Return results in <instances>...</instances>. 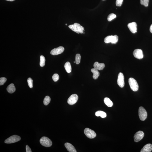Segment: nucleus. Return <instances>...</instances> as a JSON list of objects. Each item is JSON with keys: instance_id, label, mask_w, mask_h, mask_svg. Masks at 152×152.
<instances>
[{"instance_id": "nucleus-1", "label": "nucleus", "mask_w": 152, "mask_h": 152, "mask_svg": "<svg viewBox=\"0 0 152 152\" xmlns=\"http://www.w3.org/2000/svg\"><path fill=\"white\" fill-rule=\"evenodd\" d=\"M68 27L74 32L77 33L83 34L84 30V28L79 24L77 23L74 24L70 25Z\"/></svg>"}, {"instance_id": "nucleus-2", "label": "nucleus", "mask_w": 152, "mask_h": 152, "mask_svg": "<svg viewBox=\"0 0 152 152\" xmlns=\"http://www.w3.org/2000/svg\"><path fill=\"white\" fill-rule=\"evenodd\" d=\"M129 83L131 90L134 92L137 91L138 90L139 86L138 83L134 79L130 78L129 79Z\"/></svg>"}, {"instance_id": "nucleus-3", "label": "nucleus", "mask_w": 152, "mask_h": 152, "mask_svg": "<svg viewBox=\"0 0 152 152\" xmlns=\"http://www.w3.org/2000/svg\"><path fill=\"white\" fill-rule=\"evenodd\" d=\"M118 40V37L117 35L108 36L105 39V42L106 43H111L112 44H116Z\"/></svg>"}, {"instance_id": "nucleus-4", "label": "nucleus", "mask_w": 152, "mask_h": 152, "mask_svg": "<svg viewBox=\"0 0 152 152\" xmlns=\"http://www.w3.org/2000/svg\"><path fill=\"white\" fill-rule=\"evenodd\" d=\"M139 116L140 120L144 121L147 118V114L146 111L143 107H140L139 109Z\"/></svg>"}, {"instance_id": "nucleus-5", "label": "nucleus", "mask_w": 152, "mask_h": 152, "mask_svg": "<svg viewBox=\"0 0 152 152\" xmlns=\"http://www.w3.org/2000/svg\"><path fill=\"white\" fill-rule=\"evenodd\" d=\"M40 141L41 145L44 147H49L51 146L52 145L51 141L47 137H42L40 139Z\"/></svg>"}, {"instance_id": "nucleus-6", "label": "nucleus", "mask_w": 152, "mask_h": 152, "mask_svg": "<svg viewBox=\"0 0 152 152\" xmlns=\"http://www.w3.org/2000/svg\"><path fill=\"white\" fill-rule=\"evenodd\" d=\"M20 137L17 135H13L9 137L5 140V142L6 144H11L20 141Z\"/></svg>"}, {"instance_id": "nucleus-7", "label": "nucleus", "mask_w": 152, "mask_h": 152, "mask_svg": "<svg viewBox=\"0 0 152 152\" xmlns=\"http://www.w3.org/2000/svg\"><path fill=\"white\" fill-rule=\"evenodd\" d=\"M84 133L86 136L89 138H94L96 136V132L88 128H86L85 129Z\"/></svg>"}, {"instance_id": "nucleus-8", "label": "nucleus", "mask_w": 152, "mask_h": 152, "mask_svg": "<svg viewBox=\"0 0 152 152\" xmlns=\"http://www.w3.org/2000/svg\"><path fill=\"white\" fill-rule=\"evenodd\" d=\"M118 85L121 88H123L125 85L124 77L122 73H119L117 80Z\"/></svg>"}, {"instance_id": "nucleus-9", "label": "nucleus", "mask_w": 152, "mask_h": 152, "mask_svg": "<svg viewBox=\"0 0 152 152\" xmlns=\"http://www.w3.org/2000/svg\"><path fill=\"white\" fill-rule=\"evenodd\" d=\"M78 99V96L76 94L71 95L68 100V103L70 105H73L77 102Z\"/></svg>"}, {"instance_id": "nucleus-10", "label": "nucleus", "mask_w": 152, "mask_h": 152, "mask_svg": "<svg viewBox=\"0 0 152 152\" xmlns=\"http://www.w3.org/2000/svg\"><path fill=\"white\" fill-rule=\"evenodd\" d=\"M65 49L63 47H59L53 49L50 52V54L53 55H56L63 53Z\"/></svg>"}, {"instance_id": "nucleus-11", "label": "nucleus", "mask_w": 152, "mask_h": 152, "mask_svg": "<svg viewBox=\"0 0 152 152\" xmlns=\"http://www.w3.org/2000/svg\"><path fill=\"white\" fill-rule=\"evenodd\" d=\"M144 136V133L142 131H139L134 136V140L135 142H138L141 141Z\"/></svg>"}, {"instance_id": "nucleus-12", "label": "nucleus", "mask_w": 152, "mask_h": 152, "mask_svg": "<svg viewBox=\"0 0 152 152\" xmlns=\"http://www.w3.org/2000/svg\"><path fill=\"white\" fill-rule=\"evenodd\" d=\"M133 55L135 58L139 59H143L144 57L142 51L139 49H136L134 50Z\"/></svg>"}, {"instance_id": "nucleus-13", "label": "nucleus", "mask_w": 152, "mask_h": 152, "mask_svg": "<svg viewBox=\"0 0 152 152\" xmlns=\"http://www.w3.org/2000/svg\"><path fill=\"white\" fill-rule=\"evenodd\" d=\"M137 24L135 22L129 23L128 25V27L129 30L133 33H135L137 32Z\"/></svg>"}, {"instance_id": "nucleus-14", "label": "nucleus", "mask_w": 152, "mask_h": 152, "mask_svg": "<svg viewBox=\"0 0 152 152\" xmlns=\"http://www.w3.org/2000/svg\"><path fill=\"white\" fill-rule=\"evenodd\" d=\"M93 66L94 68L98 70H101L103 69L105 66L104 63H99L98 62H95Z\"/></svg>"}, {"instance_id": "nucleus-15", "label": "nucleus", "mask_w": 152, "mask_h": 152, "mask_svg": "<svg viewBox=\"0 0 152 152\" xmlns=\"http://www.w3.org/2000/svg\"><path fill=\"white\" fill-rule=\"evenodd\" d=\"M65 146L68 150L70 152H76V150L75 147L72 144L68 143H65Z\"/></svg>"}, {"instance_id": "nucleus-16", "label": "nucleus", "mask_w": 152, "mask_h": 152, "mask_svg": "<svg viewBox=\"0 0 152 152\" xmlns=\"http://www.w3.org/2000/svg\"><path fill=\"white\" fill-rule=\"evenodd\" d=\"M152 150V145L151 144H146V145L143 147L141 150V152H150Z\"/></svg>"}, {"instance_id": "nucleus-17", "label": "nucleus", "mask_w": 152, "mask_h": 152, "mask_svg": "<svg viewBox=\"0 0 152 152\" xmlns=\"http://www.w3.org/2000/svg\"><path fill=\"white\" fill-rule=\"evenodd\" d=\"M7 90L9 93H13L15 91L16 88L14 84L13 83H11L9 85L7 88Z\"/></svg>"}, {"instance_id": "nucleus-18", "label": "nucleus", "mask_w": 152, "mask_h": 152, "mask_svg": "<svg viewBox=\"0 0 152 152\" xmlns=\"http://www.w3.org/2000/svg\"><path fill=\"white\" fill-rule=\"evenodd\" d=\"M91 71L93 74V78L95 80L97 79L98 77L99 76L100 73L98 70L94 68L91 69Z\"/></svg>"}, {"instance_id": "nucleus-19", "label": "nucleus", "mask_w": 152, "mask_h": 152, "mask_svg": "<svg viewBox=\"0 0 152 152\" xmlns=\"http://www.w3.org/2000/svg\"><path fill=\"white\" fill-rule=\"evenodd\" d=\"M95 115L97 117H99V116L102 118H104L106 117L107 114L105 112L102 111H97L95 113Z\"/></svg>"}, {"instance_id": "nucleus-20", "label": "nucleus", "mask_w": 152, "mask_h": 152, "mask_svg": "<svg viewBox=\"0 0 152 152\" xmlns=\"http://www.w3.org/2000/svg\"><path fill=\"white\" fill-rule=\"evenodd\" d=\"M104 102L105 105L108 107H111L113 105L112 101L108 98L106 97L104 99Z\"/></svg>"}, {"instance_id": "nucleus-21", "label": "nucleus", "mask_w": 152, "mask_h": 152, "mask_svg": "<svg viewBox=\"0 0 152 152\" xmlns=\"http://www.w3.org/2000/svg\"><path fill=\"white\" fill-rule=\"evenodd\" d=\"M65 68L67 72L70 73L71 72L72 68L70 63L69 62H67L65 65Z\"/></svg>"}, {"instance_id": "nucleus-22", "label": "nucleus", "mask_w": 152, "mask_h": 152, "mask_svg": "<svg viewBox=\"0 0 152 152\" xmlns=\"http://www.w3.org/2000/svg\"><path fill=\"white\" fill-rule=\"evenodd\" d=\"M45 59L44 57L41 56L40 57V65L41 67H44L45 65Z\"/></svg>"}, {"instance_id": "nucleus-23", "label": "nucleus", "mask_w": 152, "mask_h": 152, "mask_svg": "<svg viewBox=\"0 0 152 152\" xmlns=\"http://www.w3.org/2000/svg\"><path fill=\"white\" fill-rule=\"evenodd\" d=\"M51 101L50 97L48 96H46L44 100V104L45 105H47L50 103Z\"/></svg>"}, {"instance_id": "nucleus-24", "label": "nucleus", "mask_w": 152, "mask_h": 152, "mask_svg": "<svg viewBox=\"0 0 152 152\" xmlns=\"http://www.w3.org/2000/svg\"><path fill=\"white\" fill-rule=\"evenodd\" d=\"M81 56L79 54H77L76 55L75 57V62L77 64H78L80 63L81 61Z\"/></svg>"}, {"instance_id": "nucleus-25", "label": "nucleus", "mask_w": 152, "mask_h": 152, "mask_svg": "<svg viewBox=\"0 0 152 152\" xmlns=\"http://www.w3.org/2000/svg\"><path fill=\"white\" fill-rule=\"evenodd\" d=\"M116 17V16L115 14H113V13H111L109 15L108 17V21H111L113 19L115 18Z\"/></svg>"}, {"instance_id": "nucleus-26", "label": "nucleus", "mask_w": 152, "mask_h": 152, "mask_svg": "<svg viewBox=\"0 0 152 152\" xmlns=\"http://www.w3.org/2000/svg\"><path fill=\"white\" fill-rule=\"evenodd\" d=\"M149 2V0H140V3L141 5H143L146 7L148 6Z\"/></svg>"}, {"instance_id": "nucleus-27", "label": "nucleus", "mask_w": 152, "mask_h": 152, "mask_svg": "<svg viewBox=\"0 0 152 152\" xmlns=\"http://www.w3.org/2000/svg\"><path fill=\"white\" fill-rule=\"evenodd\" d=\"M28 85L30 88H32L33 87V80L31 78H28L27 80Z\"/></svg>"}, {"instance_id": "nucleus-28", "label": "nucleus", "mask_w": 152, "mask_h": 152, "mask_svg": "<svg viewBox=\"0 0 152 152\" xmlns=\"http://www.w3.org/2000/svg\"><path fill=\"white\" fill-rule=\"evenodd\" d=\"M52 78L54 82L57 81L59 79V75L57 74H55L52 76Z\"/></svg>"}, {"instance_id": "nucleus-29", "label": "nucleus", "mask_w": 152, "mask_h": 152, "mask_svg": "<svg viewBox=\"0 0 152 152\" xmlns=\"http://www.w3.org/2000/svg\"><path fill=\"white\" fill-rule=\"evenodd\" d=\"M7 79L5 77H1L0 78V85H3L7 81Z\"/></svg>"}, {"instance_id": "nucleus-30", "label": "nucleus", "mask_w": 152, "mask_h": 152, "mask_svg": "<svg viewBox=\"0 0 152 152\" xmlns=\"http://www.w3.org/2000/svg\"><path fill=\"white\" fill-rule=\"evenodd\" d=\"M123 0H116V5L117 6L120 7L123 4Z\"/></svg>"}, {"instance_id": "nucleus-31", "label": "nucleus", "mask_w": 152, "mask_h": 152, "mask_svg": "<svg viewBox=\"0 0 152 152\" xmlns=\"http://www.w3.org/2000/svg\"><path fill=\"white\" fill-rule=\"evenodd\" d=\"M26 152H32L31 148L28 145H27L26 146Z\"/></svg>"}, {"instance_id": "nucleus-32", "label": "nucleus", "mask_w": 152, "mask_h": 152, "mask_svg": "<svg viewBox=\"0 0 152 152\" xmlns=\"http://www.w3.org/2000/svg\"><path fill=\"white\" fill-rule=\"evenodd\" d=\"M150 32L152 33V24L151 25L150 27Z\"/></svg>"}, {"instance_id": "nucleus-33", "label": "nucleus", "mask_w": 152, "mask_h": 152, "mask_svg": "<svg viewBox=\"0 0 152 152\" xmlns=\"http://www.w3.org/2000/svg\"><path fill=\"white\" fill-rule=\"evenodd\" d=\"M6 0L8 1H12L15 0Z\"/></svg>"}, {"instance_id": "nucleus-34", "label": "nucleus", "mask_w": 152, "mask_h": 152, "mask_svg": "<svg viewBox=\"0 0 152 152\" xmlns=\"http://www.w3.org/2000/svg\"><path fill=\"white\" fill-rule=\"evenodd\" d=\"M65 25H67V24H65Z\"/></svg>"}, {"instance_id": "nucleus-35", "label": "nucleus", "mask_w": 152, "mask_h": 152, "mask_svg": "<svg viewBox=\"0 0 152 152\" xmlns=\"http://www.w3.org/2000/svg\"></svg>"}]
</instances>
